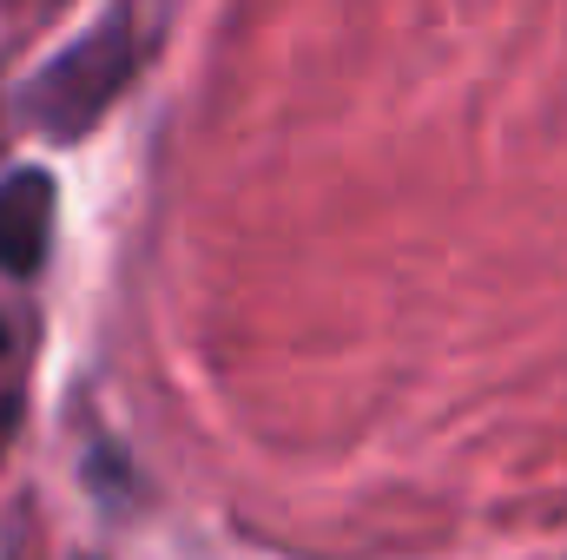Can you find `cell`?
<instances>
[{
  "label": "cell",
  "mask_w": 567,
  "mask_h": 560,
  "mask_svg": "<svg viewBox=\"0 0 567 560\" xmlns=\"http://www.w3.org/2000/svg\"><path fill=\"white\" fill-rule=\"evenodd\" d=\"M140 60H145L140 7H133V0H113L86 33H73L53 60H40V66L20 80L13 106H20V120H27L47 145H80L106 126V113H113L120 93L133 86Z\"/></svg>",
  "instance_id": "6da1fadb"
},
{
  "label": "cell",
  "mask_w": 567,
  "mask_h": 560,
  "mask_svg": "<svg viewBox=\"0 0 567 560\" xmlns=\"http://www.w3.org/2000/svg\"><path fill=\"white\" fill-rule=\"evenodd\" d=\"M53 225H60V178L47 165L7 172L0 178V271L40 278L53 258Z\"/></svg>",
  "instance_id": "7a4b0ae2"
},
{
  "label": "cell",
  "mask_w": 567,
  "mask_h": 560,
  "mask_svg": "<svg viewBox=\"0 0 567 560\" xmlns=\"http://www.w3.org/2000/svg\"><path fill=\"white\" fill-rule=\"evenodd\" d=\"M20 409H27V396H20V390H0V455H7V442L20 435Z\"/></svg>",
  "instance_id": "3957f363"
},
{
  "label": "cell",
  "mask_w": 567,
  "mask_h": 560,
  "mask_svg": "<svg viewBox=\"0 0 567 560\" xmlns=\"http://www.w3.org/2000/svg\"><path fill=\"white\" fill-rule=\"evenodd\" d=\"M7 350H13V330H7V317H0V363H7Z\"/></svg>",
  "instance_id": "277c9868"
}]
</instances>
